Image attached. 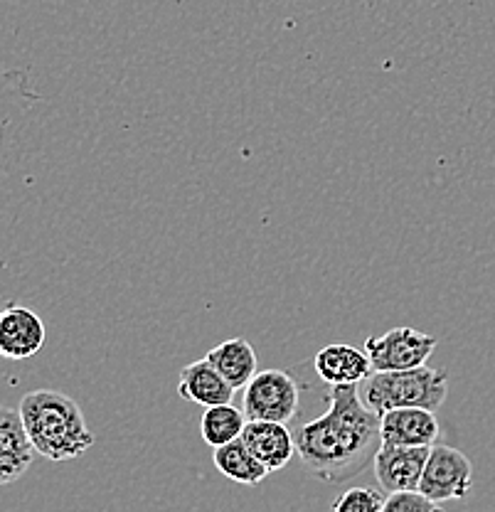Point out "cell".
Masks as SVG:
<instances>
[{
  "instance_id": "6da1fadb",
  "label": "cell",
  "mask_w": 495,
  "mask_h": 512,
  "mask_svg": "<svg viewBox=\"0 0 495 512\" xmlns=\"http://www.w3.org/2000/svg\"><path fill=\"white\" fill-rule=\"evenodd\" d=\"M296 453L308 471L323 483H345L370 461L382 446L380 414L360 397L358 384L330 387L328 412L296 431Z\"/></svg>"
},
{
  "instance_id": "7a4b0ae2",
  "label": "cell",
  "mask_w": 495,
  "mask_h": 512,
  "mask_svg": "<svg viewBox=\"0 0 495 512\" xmlns=\"http://www.w3.org/2000/svg\"><path fill=\"white\" fill-rule=\"evenodd\" d=\"M18 412L35 453L47 461H72L84 456L97 441L79 404L57 389L25 394Z\"/></svg>"
},
{
  "instance_id": "3957f363",
  "label": "cell",
  "mask_w": 495,
  "mask_h": 512,
  "mask_svg": "<svg viewBox=\"0 0 495 512\" xmlns=\"http://www.w3.org/2000/svg\"><path fill=\"white\" fill-rule=\"evenodd\" d=\"M360 397L375 414L392 409H429L436 412L449 397V375L434 367H414L399 372H372L360 384Z\"/></svg>"
},
{
  "instance_id": "277c9868",
  "label": "cell",
  "mask_w": 495,
  "mask_h": 512,
  "mask_svg": "<svg viewBox=\"0 0 495 512\" xmlns=\"http://www.w3.org/2000/svg\"><path fill=\"white\" fill-rule=\"evenodd\" d=\"M247 421H279L289 424L298 414V384L284 370H262L244 387Z\"/></svg>"
},
{
  "instance_id": "5b68a950",
  "label": "cell",
  "mask_w": 495,
  "mask_h": 512,
  "mask_svg": "<svg viewBox=\"0 0 495 512\" xmlns=\"http://www.w3.org/2000/svg\"><path fill=\"white\" fill-rule=\"evenodd\" d=\"M436 350V338L414 328H392L385 335L365 340V352L372 362V372H399L427 365Z\"/></svg>"
},
{
  "instance_id": "8992f818",
  "label": "cell",
  "mask_w": 495,
  "mask_h": 512,
  "mask_svg": "<svg viewBox=\"0 0 495 512\" xmlns=\"http://www.w3.org/2000/svg\"><path fill=\"white\" fill-rule=\"evenodd\" d=\"M473 488V466L466 453L459 448L434 444L424 466L419 493L427 495L434 503L463 500Z\"/></svg>"
},
{
  "instance_id": "52a82bcc",
  "label": "cell",
  "mask_w": 495,
  "mask_h": 512,
  "mask_svg": "<svg viewBox=\"0 0 495 512\" xmlns=\"http://www.w3.org/2000/svg\"><path fill=\"white\" fill-rule=\"evenodd\" d=\"M431 446H390L382 444L375 453V478L385 493L419 490Z\"/></svg>"
},
{
  "instance_id": "ba28073f",
  "label": "cell",
  "mask_w": 495,
  "mask_h": 512,
  "mask_svg": "<svg viewBox=\"0 0 495 512\" xmlns=\"http://www.w3.org/2000/svg\"><path fill=\"white\" fill-rule=\"evenodd\" d=\"M47 330L42 318L25 306L0 308V357L30 360L42 350Z\"/></svg>"
},
{
  "instance_id": "9c48e42d",
  "label": "cell",
  "mask_w": 495,
  "mask_h": 512,
  "mask_svg": "<svg viewBox=\"0 0 495 512\" xmlns=\"http://www.w3.org/2000/svg\"><path fill=\"white\" fill-rule=\"evenodd\" d=\"M242 441L269 473H279L296 456V436L279 421H247Z\"/></svg>"
},
{
  "instance_id": "30bf717a",
  "label": "cell",
  "mask_w": 495,
  "mask_h": 512,
  "mask_svg": "<svg viewBox=\"0 0 495 512\" xmlns=\"http://www.w3.org/2000/svg\"><path fill=\"white\" fill-rule=\"evenodd\" d=\"M37 456L25 431L18 409L0 404V485L15 483L25 476Z\"/></svg>"
},
{
  "instance_id": "8fae6325",
  "label": "cell",
  "mask_w": 495,
  "mask_h": 512,
  "mask_svg": "<svg viewBox=\"0 0 495 512\" xmlns=\"http://www.w3.org/2000/svg\"><path fill=\"white\" fill-rule=\"evenodd\" d=\"M380 434L390 446H434L441 426L429 409H392L380 416Z\"/></svg>"
},
{
  "instance_id": "7c38bea8",
  "label": "cell",
  "mask_w": 495,
  "mask_h": 512,
  "mask_svg": "<svg viewBox=\"0 0 495 512\" xmlns=\"http://www.w3.org/2000/svg\"><path fill=\"white\" fill-rule=\"evenodd\" d=\"M234 392L225 377L217 372V367L210 360H198L190 362L188 367L180 370V382H178V394L185 402L200 404V407H222V404H232Z\"/></svg>"
},
{
  "instance_id": "4fadbf2b",
  "label": "cell",
  "mask_w": 495,
  "mask_h": 512,
  "mask_svg": "<svg viewBox=\"0 0 495 512\" xmlns=\"http://www.w3.org/2000/svg\"><path fill=\"white\" fill-rule=\"evenodd\" d=\"M313 367H316L318 377L330 387L363 384L372 375V362L367 352L343 343L326 345L323 350H318Z\"/></svg>"
},
{
  "instance_id": "5bb4252c",
  "label": "cell",
  "mask_w": 495,
  "mask_h": 512,
  "mask_svg": "<svg viewBox=\"0 0 495 512\" xmlns=\"http://www.w3.org/2000/svg\"><path fill=\"white\" fill-rule=\"evenodd\" d=\"M207 360L217 367L222 377L232 384L234 389H244L252 377L257 375V352H254L249 340L244 338H230L220 343L217 348L207 352Z\"/></svg>"
},
{
  "instance_id": "9a60e30c",
  "label": "cell",
  "mask_w": 495,
  "mask_h": 512,
  "mask_svg": "<svg viewBox=\"0 0 495 512\" xmlns=\"http://www.w3.org/2000/svg\"><path fill=\"white\" fill-rule=\"evenodd\" d=\"M212 461H215V468L222 476L239 485H259L269 476V471L259 463V458L244 444L242 436L237 441H232V444L215 448Z\"/></svg>"
},
{
  "instance_id": "2e32d148",
  "label": "cell",
  "mask_w": 495,
  "mask_h": 512,
  "mask_svg": "<svg viewBox=\"0 0 495 512\" xmlns=\"http://www.w3.org/2000/svg\"><path fill=\"white\" fill-rule=\"evenodd\" d=\"M244 426H247V416L232 404H222V407L205 409L200 419V434L207 446L220 448L237 441L242 436Z\"/></svg>"
},
{
  "instance_id": "e0dca14e",
  "label": "cell",
  "mask_w": 495,
  "mask_h": 512,
  "mask_svg": "<svg viewBox=\"0 0 495 512\" xmlns=\"http://www.w3.org/2000/svg\"><path fill=\"white\" fill-rule=\"evenodd\" d=\"M385 498L375 488H350L333 503V512H382Z\"/></svg>"
},
{
  "instance_id": "ac0fdd59",
  "label": "cell",
  "mask_w": 495,
  "mask_h": 512,
  "mask_svg": "<svg viewBox=\"0 0 495 512\" xmlns=\"http://www.w3.org/2000/svg\"><path fill=\"white\" fill-rule=\"evenodd\" d=\"M382 512H444L439 503L429 500L419 490L412 493H390L382 505Z\"/></svg>"
}]
</instances>
